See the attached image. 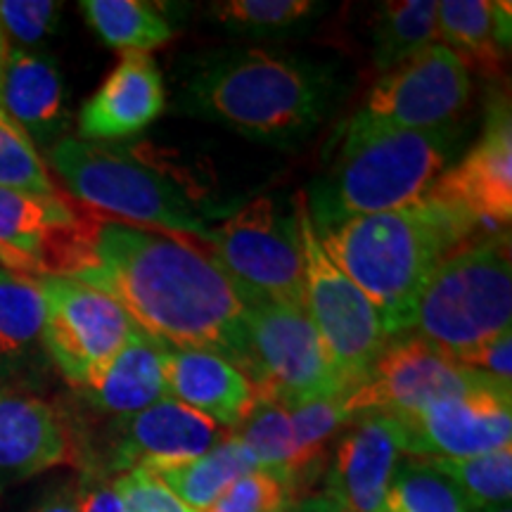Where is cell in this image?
Segmentation results:
<instances>
[{
  "label": "cell",
  "instance_id": "obj_28",
  "mask_svg": "<svg viewBox=\"0 0 512 512\" xmlns=\"http://www.w3.org/2000/svg\"><path fill=\"white\" fill-rule=\"evenodd\" d=\"M46 297L38 278L0 268V363L17 361L41 342Z\"/></svg>",
  "mask_w": 512,
  "mask_h": 512
},
{
  "label": "cell",
  "instance_id": "obj_11",
  "mask_svg": "<svg viewBox=\"0 0 512 512\" xmlns=\"http://www.w3.org/2000/svg\"><path fill=\"white\" fill-rule=\"evenodd\" d=\"M486 387L503 384L470 373L427 339L403 335L384 344L363 380L342 396V406L351 420L370 413L411 415L437 401L456 399Z\"/></svg>",
  "mask_w": 512,
  "mask_h": 512
},
{
  "label": "cell",
  "instance_id": "obj_37",
  "mask_svg": "<svg viewBox=\"0 0 512 512\" xmlns=\"http://www.w3.org/2000/svg\"><path fill=\"white\" fill-rule=\"evenodd\" d=\"M460 366L470 370L484 380H491L503 387H510L512 380V335L501 332V335L486 339V342L477 344L465 354L456 356Z\"/></svg>",
  "mask_w": 512,
  "mask_h": 512
},
{
  "label": "cell",
  "instance_id": "obj_32",
  "mask_svg": "<svg viewBox=\"0 0 512 512\" xmlns=\"http://www.w3.org/2000/svg\"><path fill=\"white\" fill-rule=\"evenodd\" d=\"M313 0H221L209 5L216 22L240 34H278L316 15Z\"/></svg>",
  "mask_w": 512,
  "mask_h": 512
},
{
  "label": "cell",
  "instance_id": "obj_20",
  "mask_svg": "<svg viewBox=\"0 0 512 512\" xmlns=\"http://www.w3.org/2000/svg\"><path fill=\"white\" fill-rule=\"evenodd\" d=\"M69 460V432L46 401L0 392V479H29Z\"/></svg>",
  "mask_w": 512,
  "mask_h": 512
},
{
  "label": "cell",
  "instance_id": "obj_23",
  "mask_svg": "<svg viewBox=\"0 0 512 512\" xmlns=\"http://www.w3.org/2000/svg\"><path fill=\"white\" fill-rule=\"evenodd\" d=\"M510 3L441 0L437 3L439 43L453 50L465 69L496 76L510 46Z\"/></svg>",
  "mask_w": 512,
  "mask_h": 512
},
{
  "label": "cell",
  "instance_id": "obj_40",
  "mask_svg": "<svg viewBox=\"0 0 512 512\" xmlns=\"http://www.w3.org/2000/svg\"><path fill=\"white\" fill-rule=\"evenodd\" d=\"M5 55H8V43H5L3 34H0V79H3V64H5Z\"/></svg>",
  "mask_w": 512,
  "mask_h": 512
},
{
  "label": "cell",
  "instance_id": "obj_33",
  "mask_svg": "<svg viewBox=\"0 0 512 512\" xmlns=\"http://www.w3.org/2000/svg\"><path fill=\"white\" fill-rule=\"evenodd\" d=\"M60 10L55 0H0V34L8 48L29 50L53 34Z\"/></svg>",
  "mask_w": 512,
  "mask_h": 512
},
{
  "label": "cell",
  "instance_id": "obj_15",
  "mask_svg": "<svg viewBox=\"0 0 512 512\" xmlns=\"http://www.w3.org/2000/svg\"><path fill=\"white\" fill-rule=\"evenodd\" d=\"M427 197L472 221L508 226L512 219V121L508 100L491 105L484 133L465 157L437 178Z\"/></svg>",
  "mask_w": 512,
  "mask_h": 512
},
{
  "label": "cell",
  "instance_id": "obj_5",
  "mask_svg": "<svg viewBox=\"0 0 512 512\" xmlns=\"http://www.w3.org/2000/svg\"><path fill=\"white\" fill-rule=\"evenodd\" d=\"M48 162L64 192L110 221L207 242L214 228L195 197L128 147L62 136Z\"/></svg>",
  "mask_w": 512,
  "mask_h": 512
},
{
  "label": "cell",
  "instance_id": "obj_16",
  "mask_svg": "<svg viewBox=\"0 0 512 512\" xmlns=\"http://www.w3.org/2000/svg\"><path fill=\"white\" fill-rule=\"evenodd\" d=\"M228 437L230 432L221 425L166 396L145 411L117 420L112 467L128 472L188 463L209 453Z\"/></svg>",
  "mask_w": 512,
  "mask_h": 512
},
{
  "label": "cell",
  "instance_id": "obj_6",
  "mask_svg": "<svg viewBox=\"0 0 512 512\" xmlns=\"http://www.w3.org/2000/svg\"><path fill=\"white\" fill-rule=\"evenodd\" d=\"M510 320V238L498 233L470 240L434 268L415 297L403 335L427 339L456 358L508 332Z\"/></svg>",
  "mask_w": 512,
  "mask_h": 512
},
{
  "label": "cell",
  "instance_id": "obj_4",
  "mask_svg": "<svg viewBox=\"0 0 512 512\" xmlns=\"http://www.w3.org/2000/svg\"><path fill=\"white\" fill-rule=\"evenodd\" d=\"M453 150V128L408 131L349 121L328 176L311 185L306 207L313 228L320 233L422 200L448 169Z\"/></svg>",
  "mask_w": 512,
  "mask_h": 512
},
{
  "label": "cell",
  "instance_id": "obj_12",
  "mask_svg": "<svg viewBox=\"0 0 512 512\" xmlns=\"http://www.w3.org/2000/svg\"><path fill=\"white\" fill-rule=\"evenodd\" d=\"M46 297L43 347L64 380L86 389L121 347L136 335V325L121 306L72 278H38Z\"/></svg>",
  "mask_w": 512,
  "mask_h": 512
},
{
  "label": "cell",
  "instance_id": "obj_27",
  "mask_svg": "<svg viewBox=\"0 0 512 512\" xmlns=\"http://www.w3.org/2000/svg\"><path fill=\"white\" fill-rule=\"evenodd\" d=\"M86 22L107 46L121 53H147L174 38V27L157 5L143 0H83Z\"/></svg>",
  "mask_w": 512,
  "mask_h": 512
},
{
  "label": "cell",
  "instance_id": "obj_31",
  "mask_svg": "<svg viewBox=\"0 0 512 512\" xmlns=\"http://www.w3.org/2000/svg\"><path fill=\"white\" fill-rule=\"evenodd\" d=\"M0 188L53 197L62 188L53 181L36 145L0 107Z\"/></svg>",
  "mask_w": 512,
  "mask_h": 512
},
{
  "label": "cell",
  "instance_id": "obj_19",
  "mask_svg": "<svg viewBox=\"0 0 512 512\" xmlns=\"http://www.w3.org/2000/svg\"><path fill=\"white\" fill-rule=\"evenodd\" d=\"M166 392L223 430L233 432L254 408L249 377L226 358L204 349H166Z\"/></svg>",
  "mask_w": 512,
  "mask_h": 512
},
{
  "label": "cell",
  "instance_id": "obj_3",
  "mask_svg": "<svg viewBox=\"0 0 512 512\" xmlns=\"http://www.w3.org/2000/svg\"><path fill=\"white\" fill-rule=\"evenodd\" d=\"M332 91L330 74L304 57L228 50L192 69L176 105L256 143L292 147L316 131Z\"/></svg>",
  "mask_w": 512,
  "mask_h": 512
},
{
  "label": "cell",
  "instance_id": "obj_41",
  "mask_svg": "<svg viewBox=\"0 0 512 512\" xmlns=\"http://www.w3.org/2000/svg\"><path fill=\"white\" fill-rule=\"evenodd\" d=\"M472 512H512V510H510V503H505V505H491V508L472 510Z\"/></svg>",
  "mask_w": 512,
  "mask_h": 512
},
{
  "label": "cell",
  "instance_id": "obj_35",
  "mask_svg": "<svg viewBox=\"0 0 512 512\" xmlns=\"http://www.w3.org/2000/svg\"><path fill=\"white\" fill-rule=\"evenodd\" d=\"M290 489L266 472H249L202 512H285Z\"/></svg>",
  "mask_w": 512,
  "mask_h": 512
},
{
  "label": "cell",
  "instance_id": "obj_7",
  "mask_svg": "<svg viewBox=\"0 0 512 512\" xmlns=\"http://www.w3.org/2000/svg\"><path fill=\"white\" fill-rule=\"evenodd\" d=\"M245 304V363L256 401L297 408L344 396L323 342L304 306L242 299Z\"/></svg>",
  "mask_w": 512,
  "mask_h": 512
},
{
  "label": "cell",
  "instance_id": "obj_29",
  "mask_svg": "<svg viewBox=\"0 0 512 512\" xmlns=\"http://www.w3.org/2000/svg\"><path fill=\"white\" fill-rule=\"evenodd\" d=\"M387 512H472L458 486L427 458L401 460L387 494Z\"/></svg>",
  "mask_w": 512,
  "mask_h": 512
},
{
  "label": "cell",
  "instance_id": "obj_1",
  "mask_svg": "<svg viewBox=\"0 0 512 512\" xmlns=\"http://www.w3.org/2000/svg\"><path fill=\"white\" fill-rule=\"evenodd\" d=\"M72 280L114 299L152 342L214 351L242 370L245 304L197 240L100 216Z\"/></svg>",
  "mask_w": 512,
  "mask_h": 512
},
{
  "label": "cell",
  "instance_id": "obj_21",
  "mask_svg": "<svg viewBox=\"0 0 512 512\" xmlns=\"http://www.w3.org/2000/svg\"><path fill=\"white\" fill-rule=\"evenodd\" d=\"M0 107L24 128L31 143L55 145L67 131L64 83L53 57L8 48L0 79Z\"/></svg>",
  "mask_w": 512,
  "mask_h": 512
},
{
  "label": "cell",
  "instance_id": "obj_38",
  "mask_svg": "<svg viewBox=\"0 0 512 512\" xmlns=\"http://www.w3.org/2000/svg\"><path fill=\"white\" fill-rule=\"evenodd\" d=\"M76 505H79V512H124L114 482H105L102 477L93 475L83 477L76 486Z\"/></svg>",
  "mask_w": 512,
  "mask_h": 512
},
{
  "label": "cell",
  "instance_id": "obj_25",
  "mask_svg": "<svg viewBox=\"0 0 512 512\" xmlns=\"http://www.w3.org/2000/svg\"><path fill=\"white\" fill-rule=\"evenodd\" d=\"M150 472L190 510L202 512L240 477L256 472V465L240 439L230 434L226 441H221L219 446L200 458Z\"/></svg>",
  "mask_w": 512,
  "mask_h": 512
},
{
  "label": "cell",
  "instance_id": "obj_14",
  "mask_svg": "<svg viewBox=\"0 0 512 512\" xmlns=\"http://www.w3.org/2000/svg\"><path fill=\"white\" fill-rule=\"evenodd\" d=\"M399 420L403 453L415 458H472L512 441L510 389L486 387L432 403Z\"/></svg>",
  "mask_w": 512,
  "mask_h": 512
},
{
  "label": "cell",
  "instance_id": "obj_36",
  "mask_svg": "<svg viewBox=\"0 0 512 512\" xmlns=\"http://www.w3.org/2000/svg\"><path fill=\"white\" fill-rule=\"evenodd\" d=\"M124 512H195L171 494L150 470H128L114 479Z\"/></svg>",
  "mask_w": 512,
  "mask_h": 512
},
{
  "label": "cell",
  "instance_id": "obj_9",
  "mask_svg": "<svg viewBox=\"0 0 512 512\" xmlns=\"http://www.w3.org/2000/svg\"><path fill=\"white\" fill-rule=\"evenodd\" d=\"M294 207L304 256V309L347 394L363 380L389 339L370 299L325 254L304 192L294 195Z\"/></svg>",
  "mask_w": 512,
  "mask_h": 512
},
{
  "label": "cell",
  "instance_id": "obj_2",
  "mask_svg": "<svg viewBox=\"0 0 512 512\" xmlns=\"http://www.w3.org/2000/svg\"><path fill=\"white\" fill-rule=\"evenodd\" d=\"M475 228L470 216L425 195L406 207L320 230L318 240L380 313L387 339H394L406 330L415 297L434 268L467 245Z\"/></svg>",
  "mask_w": 512,
  "mask_h": 512
},
{
  "label": "cell",
  "instance_id": "obj_34",
  "mask_svg": "<svg viewBox=\"0 0 512 512\" xmlns=\"http://www.w3.org/2000/svg\"><path fill=\"white\" fill-rule=\"evenodd\" d=\"M287 413H290L299 446H302L304 456L313 465H316V460L320 458V453H323V448L332 434L351 420L342 406V396H337V399L311 401L297 408H287Z\"/></svg>",
  "mask_w": 512,
  "mask_h": 512
},
{
  "label": "cell",
  "instance_id": "obj_39",
  "mask_svg": "<svg viewBox=\"0 0 512 512\" xmlns=\"http://www.w3.org/2000/svg\"><path fill=\"white\" fill-rule=\"evenodd\" d=\"M31 512H79L76 505V486H64L50 494L46 501H41Z\"/></svg>",
  "mask_w": 512,
  "mask_h": 512
},
{
  "label": "cell",
  "instance_id": "obj_13",
  "mask_svg": "<svg viewBox=\"0 0 512 512\" xmlns=\"http://www.w3.org/2000/svg\"><path fill=\"white\" fill-rule=\"evenodd\" d=\"M470 72L441 43L384 72L349 121L366 126L432 131L451 128L470 102Z\"/></svg>",
  "mask_w": 512,
  "mask_h": 512
},
{
  "label": "cell",
  "instance_id": "obj_24",
  "mask_svg": "<svg viewBox=\"0 0 512 512\" xmlns=\"http://www.w3.org/2000/svg\"><path fill=\"white\" fill-rule=\"evenodd\" d=\"M230 434L247 448L256 470L275 477L290 491L299 477L313 467L299 446L290 413L280 403L256 401L247 418Z\"/></svg>",
  "mask_w": 512,
  "mask_h": 512
},
{
  "label": "cell",
  "instance_id": "obj_10",
  "mask_svg": "<svg viewBox=\"0 0 512 512\" xmlns=\"http://www.w3.org/2000/svg\"><path fill=\"white\" fill-rule=\"evenodd\" d=\"M98 219L64 190L41 197L0 188V268L27 278H74L88 264Z\"/></svg>",
  "mask_w": 512,
  "mask_h": 512
},
{
  "label": "cell",
  "instance_id": "obj_17",
  "mask_svg": "<svg viewBox=\"0 0 512 512\" xmlns=\"http://www.w3.org/2000/svg\"><path fill=\"white\" fill-rule=\"evenodd\" d=\"M403 456L399 420L370 413L337 446L328 496L339 512H387V494Z\"/></svg>",
  "mask_w": 512,
  "mask_h": 512
},
{
  "label": "cell",
  "instance_id": "obj_8",
  "mask_svg": "<svg viewBox=\"0 0 512 512\" xmlns=\"http://www.w3.org/2000/svg\"><path fill=\"white\" fill-rule=\"evenodd\" d=\"M202 245L240 299L304 306V256L294 197L287 204L256 197L214 228Z\"/></svg>",
  "mask_w": 512,
  "mask_h": 512
},
{
  "label": "cell",
  "instance_id": "obj_30",
  "mask_svg": "<svg viewBox=\"0 0 512 512\" xmlns=\"http://www.w3.org/2000/svg\"><path fill=\"white\" fill-rule=\"evenodd\" d=\"M439 472L458 486L470 510L510 503L512 448L472 458H427Z\"/></svg>",
  "mask_w": 512,
  "mask_h": 512
},
{
  "label": "cell",
  "instance_id": "obj_26",
  "mask_svg": "<svg viewBox=\"0 0 512 512\" xmlns=\"http://www.w3.org/2000/svg\"><path fill=\"white\" fill-rule=\"evenodd\" d=\"M373 60L380 72L439 43L437 0H392L382 3L373 19Z\"/></svg>",
  "mask_w": 512,
  "mask_h": 512
},
{
  "label": "cell",
  "instance_id": "obj_18",
  "mask_svg": "<svg viewBox=\"0 0 512 512\" xmlns=\"http://www.w3.org/2000/svg\"><path fill=\"white\" fill-rule=\"evenodd\" d=\"M166 107L162 72L147 53H124L79 112V138L110 143L136 136Z\"/></svg>",
  "mask_w": 512,
  "mask_h": 512
},
{
  "label": "cell",
  "instance_id": "obj_22",
  "mask_svg": "<svg viewBox=\"0 0 512 512\" xmlns=\"http://www.w3.org/2000/svg\"><path fill=\"white\" fill-rule=\"evenodd\" d=\"M166 347L136 332L117 356L81 389L98 411L119 418L145 411L152 403L169 396L164 375Z\"/></svg>",
  "mask_w": 512,
  "mask_h": 512
}]
</instances>
